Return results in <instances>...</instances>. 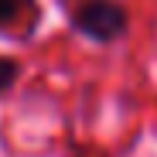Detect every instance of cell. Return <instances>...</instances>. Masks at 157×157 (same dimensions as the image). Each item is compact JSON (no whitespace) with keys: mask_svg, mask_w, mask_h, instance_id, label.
Listing matches in <instances>:
<instances>
[{"mask_svg":"<svg viewBox=\"0 0 157 157\" xmlns=\"http://www.w3.org/2000/svg\"><path fill=\"white\" fill-rule=\"evenodd\" d=\"M68 28L89 41L109 44L130 31V14L120 0H78L68 10Z\"/></svg>","mask_w":157,"mask_h":157,"instance_id":"obj_1","label":"cell"},{"mask_svg":"<svg viewBox=\"0 0 157 157\" xmlns=\"http://www.w3.org/2000/svg\"><path fill=\"white\" fill-rule=\"evenodd\" d=\"M17 78H21V62H17V58H7V55H0V99L14 89Z\"/></svg>","mask_w":157,"mask_h":157,"instance_id":"obj_2","label":"cell"},{"mask_svg":"<svg viewBox=\"0 0 157 157\" xmlns=\"http://www.w3.org/2000/svg\"><path fill=\"white\" fill-rule=\"evenodd\" d=\"M24 7H28V0H0V31L10 28V24L24 14Z\"/></svg>","mask_w":157,"mask_h":157,"instance_id":"obj_3","label":"cell"}]
</instances>
